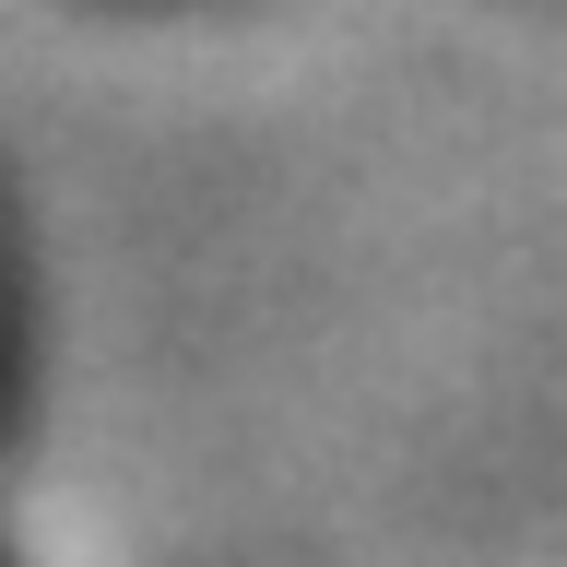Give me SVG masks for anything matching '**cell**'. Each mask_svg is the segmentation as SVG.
Segmentation results:
<instances>
[{"label": "cell", "mask_w": 567, "mask_h": 567, "mask_svg": "<svg viewBox=\"0 0 567 567\" xmlns=\"http://www.w3.org/2000/svg\"><path fill=\"white\" fill-rule=\"evenodd\" d=\"M0 379H12V308H0Z\"/></svg>", "instance_id": "1"}]
</instances>
